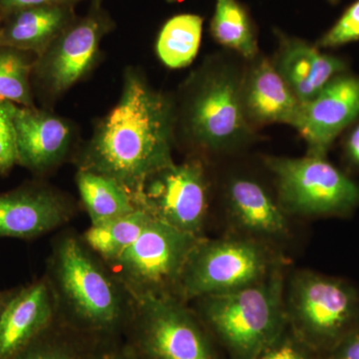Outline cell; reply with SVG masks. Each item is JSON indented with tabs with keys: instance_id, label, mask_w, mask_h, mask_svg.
<instances>
[{
	"instance_id": "cell-1",
	"label": "cell",
	"mask_w": 359,
	"mask_h": 359,
	"mask_svg": "<svg viewBox=\"0 0 359 359\" xmlns=\"http://www.w3.org/2000/svg\"><path fill=\"white\" fill-rule=\"evenodd\" d=\"M175 126V100L129 68L119 101L78 156V170L114 179L133 196L149 175L174 163Z\"/></svg>"
},
{
	"instance_id": "cell-2",
	"label": "cell",
	"mask_w": 359,
	"mask_h": 359,
	"mask_svg": "<svg viewBox=\"0 0 359 359\" xmlns=\"http://www.w3.org/2000/svg\"><path fill=\"white\" fill-rule=\"evenodd\" d=\"M244 59L215 54L194 71L176 105V142L200 156L233 154L256 141L242 101Z\"/></svg>"
},
{
	"instance_id": "cell-3",
	"label": "cell",
	"mask_w": 359,
	"mask_h": 359,
	"mask_svg": "<svg viewBox=\"0 0 359 359\" xmlns=\"http://www.w3.org/2000/svg\"><path fill=\"white\" fill-rule=\"evenodd\" d=\"M69 236L56 245L51 259V287L58 320L97 340L121 339L131 316L119 283L86 249Z\"/></svg>"
},
{
	"instance_id": "cell-4",
	"label": "cell",
	"mask_w": 359,
	"mask_h": 359,
	"mask_svg": "<svg viewBox=\"0 0 359 359\" xmlns=\"http://www.w3.org/2000/svg\"><path fill=\"white\" fill-rule=\"evenodd\" d=\"M280 266L263 280L199 301L200 320L233 359H257L287 325Z\"/></svg>"
},
{
	"instance_id": "cell-5",
	"label": "cell",
	"mask_w": 359,
	"mask_h": 359,
	"mask_svg": "<svg viewBox=\"0 0 359 359\" xmlns=\"http://www.w3.org/2000/svg\"><path fill=\"white\" fill-rule=\"evenodd\" d=\"M287 325L323 358L359 325V287L339 276L301 271L285 285Z\"/></svg>"
},
{
	"instance_id": "cell-6",
	"label": "cell",
	"mask_w": 359,
	"mask_h": 359,
	"mask_svg": "<svg viewBox=\"0 0 359 359\" xmlns=\"http://www.w3.org/2000/svg\"><path fill=\"white\" fill-rule=\"evenodd\" d=\"M121 337L136 359H218L202 321L176 297H132Z\"/></svg>"
},
{
	"instance_id": "cell-7",
	"label": "cell",
	"mask_w": 359,
	"mask_h": 359,
	"mask_svg": "<svg viewBox=\"0 0 359 359\" xmlns=\"http://www.w3.org/2000/svg\"><path fill=\"white\" fill-rule=\"evenodd\" d=\"M276 182V200L287 215L346 217L359 208V184L327 157L264 158Z\"/></svg>"
},
{
	"instance_id": "cell-8",
	"label": "cell",
	"mask_w": 359,
	"mask_h": 359,
	"mask_svg": "<svg viewBox=\"0 0 359 359\" xmlns=\"http://www.w3.org/2000/svg\"><path fill=\"white\" fill-rule=\"evenodd\" d=\"M276 266L255 238H201L182 271L177 297L190 301L243 289L263 280Z\"/></svg>"
},
{
	"instance_id": "cell-9",
	"label": "cell",
	"mask_w": 359,
	"mask_h": 359,
	"mask_svg": "<svg viewBox=\"0 0 359 359\" xmlns=\"http://www.w3.org/2000/svg\"><path fill=\"white\" fill-rule=\"evenodd\" d=\"M152 219L110 273L130 297H176L182 271L200 238Z\"/></svg>"
},
{
	"instance_id": "cell-10",
	"label": "cell",
	"mask_w": 359,
	"mask_h": 359,
	"mask_svg": "<svg viewBox=\"0 0 359 359\" xmlns=\"http://www.w3.org/2000/svg\"><path fill=\"white\" fill-rule=\"evenodd\" d=\"M133 198L153 219L202 237L210 199L204 161L192 158L161 168L142 182Z\"/></svg>"
},
{
	"instance_id": "cell-11",
	"label": "cell",
	"mask_w": 359,
	"mask_h": 359,
	"mask_svg": "<svg viewBox=\"0 0 359 359\" xmlns=\"http://www.w3.org/2000/svg\"><path fill=\"white\" fill-rule=\"evenodd\" d=\"M108 25L98 14L71 22L37 56L32 87L43 99L53 100L83 79L100 58V42Z\"/></svg>"
},
{
	"instance_id": "cell-12",
	"label": "cell",
	"mask_w": 359,
	"mask_h": 359,
	"mask_svg": "<svg viewBox=\"0 0 359 359\" xmlns=\"http://www.w3.org/2000/svg\"><path fill=\"white\" fill-rule=\"evenodd\" d=\"M359 117V77L337 75L308 102L302 103L294 129L306 155L327 157L335 139Z\"/></svg>"
},
{
	"instance_id": "cell-13",
	"label": "cell",
	"mask_w": 359,
	"mask_h": 359,
	"mask_svg": "<svg viewBox=\"0 0 359 359\" xmlns=\"http://www.w3.org/2000/svg\"><path fill=\"white\" fill-rule=\"evenodd\" d=\"M18 148V165L42 174L57 166L69 152L74 138L67 120L36 107L11 102Z\"/></svg>"
},
{
	"instance_id": "cell-14",
	"label": "cell",
	"mask_w": 359,
	"mask_h": 359,
	"mask_svg": "<svg viewBox=\"0 0 359 359\" xmlns=\"http://www.w3.org/2000/svg\"><path fill=\"white\" fill-rule=\"evenodd\" d=\"M71 209L60 194L37 183L0 193V238L39 237L68 221Z\"/></svg>"
},
{
	"instance_id": "cell-15",
	"label": "cell",
	"mask_w": 359,
	"mask_h": 359,
	"mask_svg": "<svg viewBox=\"0 0 359 359\" xmlns=\"http://www.w3.org/2000/svg\"><path fill=\"white\" fill-rule=\"evenodd\" d=\"M242 101L245 118L257 131L271 124L294 128L302 106L273 60L262 53L245 62Z\"/></svg>"
},
{
	"instance_id": "cell-16",
	"label": "cell",
	"mask_w": 359,
	"mask_h": 359,
	"mask_svg": "<svg viewBox=\"0 0 359 359\" xmlns=\"http://www.w3.org/2000/svg\"><path fill=\"white\" fill-rule=\"evenodd\" d=\"M57 306L48 280L15 290L0 316V359L25 348L57 320Z\"/></svg>"
},
{
	"instance_id": "cell-17",
	"label": "cell",
	"mask_w": 359,
	"mask_h": 359,
	"mask_svg": "<svg viewBox=\"0 0 359 359\" xmlns=\"http://www.w3.org/2000/svg\"><path fill=\"white\" fill-rule=\"evenodd\" d=\"M278 42V51L271 60L301 103L308 102L346 69L342 59L323 53L316 45L304 40L280 33Z\"/></svg>"
},
{
	"instance_id": "cell-18",
	"label": "cell",
	"mask_w": 359,
	"mask_h": 359,
	"mask_svg": "<svg viewBox=\"0 0 359 359\" xmlns=\"http://www.w3.org/2000/svg\"><path fill=\"white\" fill-rule=\"evenodd\" d=\"M233 221L252 238H280L290 231L287 215L257 180L231 177L224 190Z\"/></svg>"
},
{
	"instance_id": "cell-19",
	"label": "cell",
	"mask_w": 359,
	"mask_h": 359,
	"mask_svg": "<svg viewBox=\"0 0 359 359\" xmlns=\"http://www.w3.org/2000/svg\"><path fill=\"white\" fill-rule=\"evenodd\" d=\"M67 4L28 7L0 18V46L40 55L71 23Z\"/></svg>"
},
{
	"instance_id": "cell-20",
	"label": "cell",
	"mask_w": 359,
	"mask_h": 359,
	"mask_svg": "<svg viewBox=\"0 0 359 359\" xmlns=\"http://www.w3.org/2000/svg\"><path fill=\"white\" fill-rule=\"evenodd\" d=\"M76 184L91 224L125 216L139 209L132 194L109 177L78 170Z\"/></svg>"
},
{
	"instance_id": "cell-21",
	"label": "cell",
	"mask_w": 359,
	"mask_h": 359,
	"mask_svg": "<svg viewBox=\"0 0 359 359\" xmlns=\"http://www.w3.org/2000/svg\"><path fill=\"white\" fill-rule=\"evenodd\" d=\"M211 33L219 45L245 61L261 54L254 23L238 0H216Z\"/></svg>"
},
{
	"instance_id": "cell-22",
	"label": "cell",
	"mask_w": 359,
	"mask_h": 359,
	"mask_svg": "<svg viewBox=\"0 0 359 359\" xmlns=\"http://www.w3.org/2000/svg\"><path fill=\"white\" fill-rule=\"evenodd\" d=\"M202 32L203 18L197 14H179L168 20L156 43L161 62L172 69L190 65L199 52Z\"/></svg>"
},
{
	"instance_id": "cell-23",
	"label": "cell",
	"mask_w": 359,
	"mask_h": 359,
	"mask_svg": "<svg viewBox=\"0 0 359 359\" xmlns=\"http://www.w3.org/2000/svg\"><path fill=\"white\" fill-rule=\"evenodd\" d=\"M152 217L142 209L91 226L85 231L84 244L105 263L117 259L133 244L150 223Z\"/></svg>"
},
{
	"instance_id": "cell-24",
	"label": "cell",
	"mask_w": 359,
	"mask_h": 359,
	"mask_svg": "<svg viewBox=\"0 0 359 359\" xmlns=\"http://www.w3.org/2000/svg\"><path fill=\"white\" fill-rule=\"evenodd\" d=\"M98 341L57 318L46 332L8 359H92Z\"/></svg>"
},
{
	"instance_id": "cell-25",
	"label": "cell",
	"mask_w": 359,
	"mask_h": 359,
	"mask_svg": "<svg viewBox=\"0 0 359 359\" xmlns=\"http://www.w3.org/2000/svg\"><path fill=\"white\" fill-rule=\"evenodd\" d=\"M36 54L0 46V101L35 107L32 71Z\"/></svg>"
},
{
	"instance_id": "cell-26",
	"label": "cell",
	"mask_w": 359,
	"mask_h": 359,
	"mask_svg": "<svg viewBox=\"0 0 359 359\" xmlns=\"http://www.w3.org/2000/svg\"><path fill=\"white\" fill-rule=\"evenodd\" d=\"M358 40L359 0H356L316 45L318 48H337Z\"/></svg>"
},
{
	"instance_id": "cell-27",
	"label": "cell",
	"mask_w": 359,
	"mask_h": 359,
	"mask_svg": "<svg viewBox=\"0 0 359 359\" xmlns=\"http://www.w3.org/2000/svg\"><path fill=\"white\" fill-rule=\"evenodd\" d=\"M318 355L304 344L294 332L290 330L289 325H285L283 332L257 359H320Z\"/></svg>"
},
{
	"instance_id": "cell-28",
	"label": "cell",
	"mask_w": 359,
	"mask_h": 359,
	"mask_svg": "<svg viewBox=\"0 0 359 359\" xmlns=\"http://www.w3.org/2000/svg\"><path fill=\"white\" fill-rule=\"evenodd\" d=\"M15 165L18 148L11 102L0 101V175L7 176Z\"/></svg>"
},
{
	"instance_id": "cell-29",
	"label": "cell",
	"mask_w": 359,
	"mask_h": 359,
	"mask_svg": "<svg viewBox=\"0 0 359 359\" xmlns=\"http://www.w3.org/2000/svg\"><path fill=\"white\" fill-rule=\"evenodd\" d=\"M325 358V356H323ZM325 358L330 359H359V325L346 335Z\"/></svg>"
},
{
	"instance_id": "cell-30",
	"label": "cell",
	"mask_w": 359,
	"mask_h": 359,
	"mask_svg": "<svg viewBox=\"0 0 359 359\" xmlns=\"http://www.w3.org/2000/svg\"><path fill=\"white\" fill-rule=\"evenodd\" d=\"M92 359H136L123 346L121 339L99 340Z\"/></svg>"
},
{
	"instance_id": "cell-31",
	"label": "cell",
	"mask_w": 359,
	"mask_h": 359,
	"mask_svg": "<svg viewBox=\"0 0 359 359\" xmlns=\"http://www.w3.org/2000/svg\"><path fill=\"white\" fill-rule=\"evenodd\" d=\"M344 158L351 169L359 171V122L346 136L344 145Z\"/></svg>"
},
{
	"instance_id": "cell-32",
	"label": "cell",
	"mask_w": 359,
	"mask_h": 359,
	"mask_svg": "<svg viewBox=\"0 0 359 359\" xmlns=\"http://www.w3.org/2000/svg\"><path fill=\"white\" fill-rule=\"evenodd\" d=\"M68 1L70 0H0V9L4 15L28 7L65 4Z\"/></svg>"
},
{
	"instance_id": "cell-33",
	"label": "cell",
	"mask_w": 359,
	"mask_h": 359,
	"mask_svg": "<svg viewBox=\"0 0 359 359\" xmlns=\"http://www.w3.org/2000/svg\"><path fill=\"white\" fill-rule=\"evenodd\" d=\"M14 290H9V292H0V316H1L2 311L11 299V295H13Z\"/></svg>"
},
{
	"instance_id": "cell-34",
	"label": "cell",
	"mask_w": 359,
	"mask_h": 359,
	"mask_svg": "<svg viewBox=\"0 0 359 359\" xmlns=\"http://www.w3.org/2000/svg\"><path fill=\"white\" fill-rule=\"evenodd\" d=\"M1 15H2L1 9H0V18H1Z\"/></svg>"
},
{
	"instance_id": "cell-35",
	"label": "cell",
	"mask_w": 359,
	"mask_h": 359,
	"mask_svg": "<svg viewBox=\"0 0 359 359\" xmlns=\"http://www.w3.org/2000/svg\"><path fill=\"white\" fill-rule=\"evenodd\" d=\"M330 1L335 2L337 1V0H330Z\"/></svg>"
},
{
	"instance_id": "cell-36",
	"label": "cell",
	"mask_w": 359,
	"mask_h": 359,
	"mask_svg": "<svg viewBox=\"0 0 359 359\" xmlns=\"http://www.w3.org/2000/svg\"><path fill=\"white\" fill-rule=\"evenodd\" d=\"M320 359H330V358H325H325H321Z\"/></svg>"
},
{
	"instance_id": "cell-37",
	"label": "cell",
	"mask_w": 359,
	"mask_h": 359,
	"mask_svg": "<svg viewBox=\"0 0 359 359\" xmlns=\"http://www.w3.org/2000/svg\"><path fill=\"white\" fill-rule=\"evenodd\" d=\"M168 1H174V0H168Z\"/></svg>"
}]
</instances>
